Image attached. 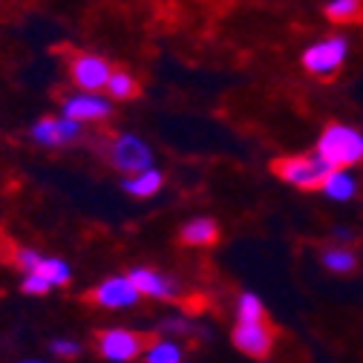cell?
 Instances as JSON below:
<instances>
[{
    "label": "cell",
    "mask_w": 363,
    "mask_h": 363,
    "mask_svg": "<svg viewBox=\"0 0 363 363\" xmlns=\"http://www.w3.org/2000/svg\"><path fill=\"white\" fill-rule=\"evenodd\" d=\"M317 153L332 167H352V164L363 162V133H357L349 124H329L320 133Z\"/></svg>",
    "instance_id": "1"
},
{
    "label": "cell",
    "mask_w": 363,
    "mask_h": 363,
    "mask_svg": "<svg viewBox=\"0 0 363 363\" xmlns=\"http://www.w3.org/2000/svg\"><path fill=\"white\" fill-rule=\"evenodd\" d=\"M274 176H280L289 185L300 188V191H317L323 185V179L329 176L332 164L320 156V153H308V156H286L271 162Z\"/></svg>",
    "instance_id": "2"
},
{
    "label": "cell",
    "mask_w": 363,
    "mask_h": 363,
    "mask_svg": "<svg viewBox=\"0 0 363 363\" xmlns=\"http://www.w3.org/2000/svg\"><path fill=\"white\" fill-rule=\"evenodd\" d=\"M349 52V43L343 38H326V40H317L303 52V67L311 75H332Z\"/></svg>",
    "instance_id": "3"
},
{
    "label": "cell",
    "mask_w": 363,
    "mask_h": 363,
    "mask_svg": "<svg viewBox=\"0 0 363 363\" xmlns=\"http://www.w3.org/2000/svg\"><path fill=\"white\" fill-rule=\"evenodd\" d=\"M107 156H110V162H113L118 170H124V173L145 170V167H150V162H153L150 147L139 139V135H116V142L110 145Z\"/></svg>",
    "instance_id": "4"
},
{
    "label": "cell",
    "mask_w": 363,
    "mask_h": 363,
    "mask_svg": "<svg viewBox=\"0 0 363 363\" xmlns=\"http://www.w3.org/2000/svg\"><path fill=\"white\" fill-rule=\"evenodd\" d=\"M234 346L248 354V357H268L271 349H274V332H271V326L265 320H237V329H234Z\"/></svg>",
    "instance_id": "5"
},
{
    "label": "cell",
    "mask_w": 363,
    "mask_h": 363,
    "mask_svg": "<svg viewBox=\"0 0 363 363\" xmlns=\"http://www.w3.org/2000/svg\"><path fill=\"white\" fill-rule=\"evenodd\" d=\"M84 135V121L69 118V116H58V118H43L32 127V139L50 147H61V145H72Z\"/></svg>",
    "instance_id": "6"
},
{
    "label": "cell",
    "mask_w": 363,
    "mask_h": 363,
    "mask_svg": "<svg viewBox=\"0 0 363 363\" xmlns=\"http://www.w3.org/2000/svg\"><path fill=\"white\" fill-rule=\"evenodd\" d=\"M145 335L139 332H127V329H110V332H101L99 335V352L107 357V360H135L142 352H145Z\"/></svg>",
    "instance_id": "7"
},
{
    "label": "cell",
    "mask_w": 363,
    "mask_h": 363,
    "mask_svg": "<svg viewBox=\"0 0 363 363\" xmlns=\"http://www.w3.org/2000/svg\"><path fill=\"white\" fill-rule=\"evenodd\" d=\"M110 64L104 61V58H99V55H89V52H78V55H72V61H69V75H72V81L81 86V89H89V93H99V89H104L107 86V81H110Z\"/></svg>",
    "instance_id": "8"
},
{
    "label": "cell",
    "mask_w": 363,
    "mask_h": 363,
    "mask_svg": "<svg viewBox=\"0 0 363 363\" xmlns=\"http://www.w3.org/2000/svg\"><path fill=\"white\" fill-rule=\"evenodd\" d=\"M139 297H142V291L133 286L130 277H110L93 291V303H99L104 308H127L133 303H139Z\"/></svg>",
    "instance_id": "9"
},
{
    "label": "cell",
    "mask_w": 363,
    "mask_h": 363,
    "mask_svg": "<svg viewBox=\"0 0 363 363\" xmlns=\"http://www.w3.org/2000/svg\"><path fill=\"white\" fill-rule=\"evenodd\" d=\"M18 262H21L23 271H32V274L47 277L52 286H64V283H69V274H72L67 262L52 259V257H40L38 251H29V248H23V251L18 254Z\"/></svg>",
    "instance_id": "10"
},
{
    "label": "cell",
    "mask_w": 363,
    "mask_h": 363,
    "mask_svg": "<svg viewBox=\"0 0 363 363\" xmlns=\"http://www.w3.org/2000/svg\"><path fill=\"white\" fill-rule=\"evenodd\" d=\"M110 113H113V104L96 93H89V89H84L81 96H72L64 101V116L78 118V121H101Z\"/></svg>",
    "instance_id": "11"
},
{
    "label": "cell",
    "mask_w": 363,
    "mask_h": 363,
    "mask_svg": "<svg viewBox=\"0 0 363 363\" xmlns=\"http://www.w3.org/2000/svg\"><path fill=\"white\" fill-rule=\"evenodd\" d=\"M127 277L133 280V286H135V289L142 291V297L170 300V297H176V294H179V286H176L170 277H164L162 271H153V268H133Z\"/></svg>",
    "instance_id": "12"
},
{
    "label": "cell",
    "mask_w": 363,
    "mask_h": 363,
    "mask_svg": "<svg viewBox=\"0 0 363 363\" xmlns=\"http://www.w3.org/2000/svg\"><path fill=\"white\" fill-rule=\"evenodd\" d=\"M219 240V225L208 216H199V219H191L185 228H182V242L185 245H194V248H208Z\"/></svg>",
    "instance_id": "13"
},
{
    "label": "cell",
    "mask_w": 363,
    "mask_h": 363,
    "mask_svg": "<svg viewBox=\"0 0 363 363\" xmlns=\"http://www.w3.org/2000/svg\"><path fill=\"white\" fill-rule=\"evenodd\" d=\"M162 182H164V176H162L159 170L145 167V170H135V173H130V179L124 182V191H127L130 196L147 199V196H156V194L162 191Z\"/></svg>",
    "instance_id": "14"
},
{
    "label": "cell",
    "mask_w": 363,
    "mask_h": 363,
    "mask_svg": "<svg viewBox=\"0 0 363 363\" xmlns=\"http://www.w3.org/2000/svg\"><path fill=\"white\" fill-rule=\"evenodd\" d=\"M320 191H323L329 199L346 202V199H352V196H354L357 185H354V179L346 173V167H332V170H329V176L323 179Z\"/></svg>",
    "instance_id": "15"
},
{
    "label": "cell",
    "mask_w": 363,
    "mask_h": 363,
    "mask_svg": "<svg viewBox=\"0 0 363 363\" xmlns=\"http://www.w3.org/2000/svg\"><path fill=\"white\" fill-rule=\"evenodd\" d=\"M326 18L335 23H352L363 18V0H332L326 6Z\"/></svg>",
    "instance_id": "16"
},
{
    "label": "cell",
    "mask_w": 363,
    "mask_h": 363,
    "mask_svg": "<svg viewBox=\"0 0 363 363\" xmlns=\"http://www.w3.org/2000/svg\"><path fill=\"white\" fill-rule=\"evenodd\" d=\"M323 265L335 274H352L357 268V257L349 251V248H329L323 251Z\"/></svg>",
    "instance_id": "17"
},
{
    "label": "cell",
    "mask_w": 363,
    "mask_h": 363,
    "mask_svg": "<svg viewBox=\"0 0 363 363\" xmlns=\"http://www.w3.org/2000/svg\"><path fill=\"white\" fill-rule=\"evenodd\" d=\"M182 357H185V352H182L173 340H153L145 349V360H150V363H179Z\"/></svg>",
    "instance_id": "18"
},
{
    "label": "cell",
    "mask_w": 363,
    "mask_h": 363,
    "mask_svg": "<svg viewBox=\"0 0 363 363\" xmlns=\"http://www.w3.org/2000/svg\"><path fill=\"white\" fill-rule=\"evenodd\" d=\"M107 93L113 96V99H135L139 96V81H135L133 75H127V72H110V81H107Z\"/></svg>",
    "instance_id": "19"
},
{
    "label": "cell",
    "mask_w": 363,
    "mask_h": 363,
    "mask_svg": "<svg viewBox=\"0 0 363 363\" xmlns=\"http://www.w3.org/2000/svg\"><path fill=\"white\" fill-rule=\"evenodd\" d=\"M237 320H265V306L257 294H242L240 297V306H237Z\"/></svg>",
    "instance_id": "20"
},
{
    "label": "cell",
    "mask_w": 363,
    "mask_h": 363,
    "mask_svg": "<svg viewBox=\"0 0 363 363\" xmlns=\"http://www.w3.org/2000/svg\"><path fill=\"white\" fill-rule=\"evenodd\" d=\"M50 289H52V283H50L47 277L26 271V277H23V291H26V294H47Z\"/></svg>",
    "instance_id": "21"
},
{
    "label": "cell",
    "mask_w": 363,
    "mask_h": 363,
    "mask_svg": "<svg viewBox=\"0 0 363 363\" xmlns=\"http://www.w3.org/2000/svg\"><path fill=\"white\" fill-rule=\"evenodd\" d=\"M52 352H55V354H67V357H72V354H78L81 349H78V343H72V340H55V343H52Z\"/></svg>",
    "instance_id": "22"
}]
</instances>
